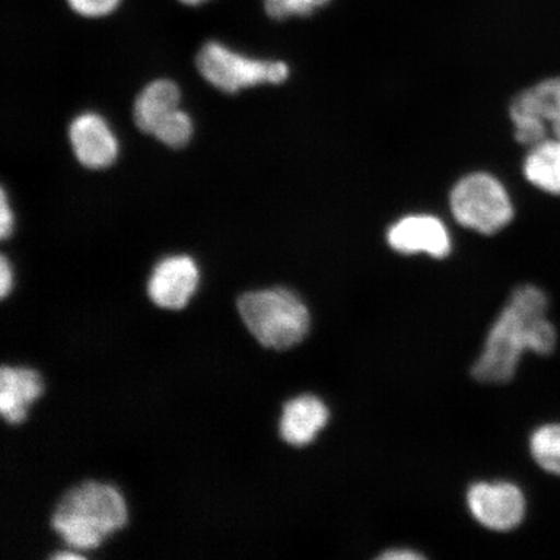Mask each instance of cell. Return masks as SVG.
<instances>
[{
	"mask_svg": "<svg viewBox=\"0 0 560 560\" xmlns=\"http://www.w3.org/2000/svg\"><path fill=\"white\" fill-rule=\"evenodd\" d=\"M548 310L549 300L542 290L532 284L517 287L490 330L485 352L472 368L475 380L508 383L513 380L525 350L551 354L557 345V331L546 318Z\"/></svg>",
	"mask_w": 560,
	"mask_h": 560,
	"instance_id": "obj_1",
	"label": "cell"
},
{
	"mask_svg": "<svg viewBox=\"0 0 560 560\" xmlns=\"http://www.w3.org/2000/svg\"><path fill=\"white\" fill-rule=\"evenodd\" d=\"M128 523V506L120 490L100 481H85L61 497L52 514V528L70 549L100 548L105 538Z\"/></svg>",
	"mask_w": 560,
	"mask_h": 560,
	"instance_id": "obj_2",
	"label": "cell"
},
{
	"mask_svg": "<svg viewBox=\"0 0 560 560\" xmlns=\"http://www.w3.org/2000/svg\"><path fill=\"white\" fill-rule=\"evenodd\" d=\"M237 311L244 326L265 348L290 349L311 330V314L303 300L282 287L243 293Z\"/></svg>",
	"mask_w": 560,
	"mask_h": 560,
	"instance_id": "obj_3",
	"label": "cell"
},
{
	"mask_svg": "<svg viewBox=\"0 0 560 560\" xmlns=\"http://www.w3.org/2000/svg\"><path fill=\"white\" fill-rule=\"evenodd\" d=\"M454 219L462 226L492 235L514 219V206L499 179L488 173L466 175L451 194Z\"/></svg>",
	"mask_w": 560,
	"mask_h": 560,
	"instance_id": "obj_4",
	"label": "cell"
},
{
	"mask_svg": "<svg viewBox=\"0 0 560 560\" xmlns=\"http://www.w3.org/2000/svg\"><path fill=\"white\" fill-rule=\"evenodd\" d=\"M196 67L210 85L228 94L262 83L278 85L290 75V68L283 61L252 59L214 40L200 48Z\"/></svg>",
	"mask_w": 560,
	"mask_h": 560,
	"instance_id": "obj_5",
	"label": "cell"
},
{
	"mask_svg": "<svg viewBox=\"0 0 560 560\" xmlns=\"http://www.w3.org/2000/svg\"><path fill=\"white\" fill-rule=\"evenodd\" d=\"M467 502L475 520L489 529L511 530L524 520V495L510 482H479L468 490Z\"/></svg>",
	"mask_w": 560,
	"mask_h": 560,
	"instance_id": "obj_6",
	"label": "cell"
},
{
	"mask_svg": "<svg viewBox=\"0 0 560 560\" xmlns=\"http://www.w3.org/2000/svg\"><path fill=\"white\" fill-rule=\"evenodd\" d=\"M200 271L186 255L163 258L147 283V293L153 304L166 311H180L190 303L198 290Z\"/></svg>",
	"mask_w": 560,
	"mask_h": 560,
	"instance_id": "obj_7",
	"label": "cell"
},
{
	"mask_svg": "<svg viewBox=\"0 0 560 560\" xmlns=\"http://www.w3.org/2000/svg\"><path fill=\"white\" fill-rule=\"evenodd\" d=\"M387 241L392 249L402 255L444 258L452 249L450 231L443 221L430 214L404 217L388 230Z\"/></svg>",
	"mask_w": 560,
	"mask_h": 560,
	"instance_id": "obj_8",
	"label": "cell"
},
{
	"mask_svg": "<svg viewBox=\"0 0 560 560\" xmlns=\"http://www.w3.org/2000/svg\"><path fill=\"white\" fill-rule=\"evenodd\" d=\"M70 144L77 160L90 170H104L115 163L117 139L104 118L96 114L77 116L69 126Z\"/></svg>",
	"mask_w": 560,
	"mask_h": 560,
	"instance_id": "obj_9",
	"label": "cell"
},
{
	"mask_svg": "<svg viewBox=\"0 0 560 560\" xmlns=\"http://www.w3.org/2000/svg\"><path fill=\"white\" fill-rule=\"evenodd\" d=\"M42 394L44 381L38 371L5 365L0 370V415L7 423H23Z\"/></svg>",
	"mask_w": 560,
	"mask_h": 560,
	"instance_id": "obj_10",
	"label": "cell"
},
{
	"mask_svg": "<svg viewBox=\"0 0 560 560\" xmlns=\"http://www.w3.org/2000/svg\"><path fill=\"white\" fill-rule=\"evenodd\" d=\"M330 412L318 397L299 396L283 406L279 422L280 438L292 446H305L313 443L325 429Z\"/></svg>",
	"mask_w": 560,
	"mask_h": 560,
	"instance_id": "obj_11",
	"label": "cell"
},
{
	"mask_svg": "<svg viewBox=\"0 0 560 560\" xmlns=\"http://www.w3.org/2000/svg\"><path fill=\"white\" fill-rule=\"evenodd\" d=\"M510 117L511 121L550 124L552 135L560 140V77L546 79L517 94L511 102Z\"/></svg>",
	"mask_w": 560,
	"mask_h": 560,
	"instance_id": "obj_12",
	"label": "cell"
},
{
	"mask_svg": "<svg viewBox=\"0 0 560 560\" xmlns=\"http://www.w3.org/2000/svg\"><path fill=\"white\" fill-rule=\"evenodd\" d=\"M180 93L177 85L170 80L150 83L137 97L135 121L140 131L153 135L161 121L178 109Z\"/></svg>",
	"mask_w": 560,
	"mask_h": 560,
	"instance_id": "obj_13",
	"label": "cell"
},
{
	"mask_svg": "<svg viewBox=\"0 0 560 560\" xmlns=\"http://www.w3.org/2000/svg\"><path fill=\"white\" fill-rule=\"evenodd\" d=\"M523 173L530 185L546 194L560 196V140L546 138L530 147Z\"/></svg>",
	"mask_w": 560,
	"mask_h": 560,
	"instance_id": "obj_14",
	"label": "cell"
},
{
	"mask_svg": "<svg viewBox=\"0 0 560 560\" xmlns=\"http://www.w3.org/2000/svg\"><path fill=\"white\" fill-rule=\"evenodd\" d=\"M530 453L545 471L560 476V424L538 429L530 438Z\"/></svg>",
	"mask_w": 560,
	"mask_h": 560,
	"instance_id": "obj_15",
	"label": "cell"
},
{
	"mask_svg": "<svg viewBox=\"0 0 560 560\" xmlns=\"http://www.w3.org/2000/svg\"><path fill=\"white\" fill-rule=\"evenodd\" d=\"M192 131L194 126L190 116L178 108L160 122L152 136L156 137L161 143L172 147V149H180V147L190 142Z\"/></svg>",
	"mask_w": 560,
	"mask_h": 560,
	"instance_id": "obj_16",
	"label": "cell"
},
{
	"mask_svg": "<svg viewBox=\"0 0 560 560\" xmlns=\"http://www.w3.org/2000/svg\"><path fill=\"white\" fill-rule=\"evenodd\" d=\"M331 0H264L266 15L275 20L306 18L324 9Z\"/></svg>",
	"mask_w": 560,
	"mask_h": 560,
	"instance_id": "obj_17",
	"label": "cell"
},
{
	"mask_svg": "<svg viewBox=\"0 0 560 560\" xmlns=\"http://www.w3.org/2000/svg\"><path fill=\"white\" fill-rule=\"evenodd\" d=\"M67 3L77 15L100 19L114 12L121 0H67Z\"/></svg>",
	"mask_w": 560,
	"mask_h": 560,
	"instance_id": "obj_18",
	"label": "cell"
},
{
	"mask_svg": "<svg viewBox=\"0 0 560 560\" xmlns=\"http://www.w3.org/2000/svg\"><path fill=\"white\" fill-rule=\"evenodd\" d=\"M12 228L13 215L9 201H7L4 188H2V198H0V236H2V240H7L11 235Z\"/></svg>",
	"mask_w": 560,
	"mask_h": 560,
	"instance_id": "obj_19",
	"label": "cell"
},
{
	"mask_svg": "<svg viewBox=\"0 0 560 560\" xmlns=\"http://www.w3.org/2000/svg\"><path fill=\"white\" fill-rule=\"evenodd\" d=\"M13 283L12 269L5 256L0 258V296L9 295Z\"/></svg>",
	"mask_w": 560,
	"mask_h": 560,
	"instance_id": "obj_20",
	"label": "cell"
},
{
	"mask_svg": "<svg viewBox=\"0 0 560 560\" xmlns=\"http://www.w3.org/2000/svg\"><path fill=\"white\" fill-rule=\"evenodd\" d=\"M381 559L388 560H409V559H423V556L418 555V552L409 550V549H396L389 550L382 555Z\"/></svg>",
	"mask_w": 560,
	"mask_h": 560,
	"instance_id": "obj_21",
	"label": "cell"
},
{
	"mask_svg": "<svg viewBox=\"0 0 560 560\" xmlns=\"http://www.w3.org/2000/svg\"><path fill=\"white\" fill-rule=\"evenodd\" d=\"M52 559H56V560H80V559H85V557H83L82 555H80V552H77L75 551H60L58 552V555H55L52 557Z\"/></svg>",
	"mask_w": 560,
	"mask_h": 560,
	"instance_id": "obj_22",
	"label": "cell"
},
{
	"mask_svg": "<svg viewBox=\"0 0 560 560\" xmlns=\"http://www.w3.org/2000/svg\"><path fill=\"white\" fill-rule=\"evenodd\" d=\"M178 2L184 5L196 7L208 2V0H178Z\"/></svg>",
	"mask_w": 560,
	"mask_h": 560,
	"instance_id": "obj_23",
	"label": "cell"
}]
</instances>
